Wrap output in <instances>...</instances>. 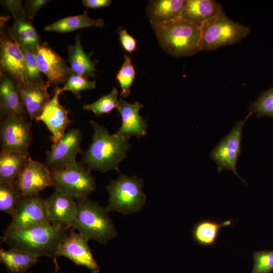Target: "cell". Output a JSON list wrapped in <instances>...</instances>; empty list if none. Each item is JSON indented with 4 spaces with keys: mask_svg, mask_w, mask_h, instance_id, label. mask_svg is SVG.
<instances>
[{
    "mask_svg": "<svg viewBox=\"0 0 273 273\" xmlns=\"http://www.w3.org/2000/svg\"><path fill=\"white\" fill-rule=\"evenodd\" d=\"M71 227L51 222L23 230L6 229L2 237L10 249L55 258Z\"/></svg>",
    "mask_w": 273,
    "mask_h": 273,
    "instance_id": "6da1fadb",
    "label": "cell"
},
{
    "mask_svg": "<svg viewBox=\"0 0 273 273\" xmlns=\"http://www.w3.org/2000/svg\"><path fill=\"white\" fill-rule=\"evenodd\" d=\"M89 124L93 129V139L84 153L83 163L90 170L101 172L111 169L118 171L120 163L126 157L131 146L128 140L110 134L104 126L93 120L89 121Z\"/></svg>",
    "mask_w": 273,
    "mask_h": 273,
    "instance_id": "7a4b0ae2",
    "label": "cell"
},
{
    "mask_svg": "<svg viewBox=\"0 0 273 273\" xmlns=\"http://www.w3.org/2000/svg\"><path fill=\"white\" fill-rule=\"evenodd\" d=\"M152 26L160 44L169 55L187 57L201 51V24L180 17Z\"/></svg>",
    "mask_w": 273,
    "mask_h": 273,
    "instance_id": "3957f363",
    "label": "cell"
},
{
    "mask_svg": "<svg viewBox=\"0 0 273 273\" xmlns=\"http://www.w3.org/2000/svg\"><path fill=\"white\" fill-rule=\"evenodd\" d=\"M75 199L77 212L71 228L88 240L101 244H106L116 237V229L106 207L87 197Z\"/></svg>",
    "mask_w": 273,
    "mask_h": 273,
    "instance_id": "277c9868",
    "label": "cell"
},
{
    "mask_svg": "<svg viewBox=\"0 0 273 273\" xmlns=\"http://www.w3.org/2000/svg\"><path fill=\"white\" fill-rule=\"evenodd\" d=\"M118 172V178L106 186L109 194L107 210L123 214L140 211L147 200L143 191L144 179L136 176H129L119 170Z\"/></svg>",
    "mask_w": 273,
    "mask_h": 273,
    "instance_id": "5b68a950",
    "label": "cell"
},
{
    "mask_svg": "<svg viewBox=\"0 0 273 273\" xmlns=\"http://www.w3.org/2000/svg\"><path fill=\"white\" fill-rule=\"evenodd\" d=\"M250 32L249 27L233 21L222 10L201 24V51H213L238 43Z\"/></svg>",
    "mask_w": 273,
    "mask_h": 273,
    "instance_id": "8992f818",
    "label": "cell"
},
{
    "mask_svg": "<svg viewBox=\"0 0 273 273\" xmlns=\"http://www.w3.org/2000/svg\"><path fill=\"white\" fill-rule=\"evenodd\" d=\"M53 186L75 199L88 197L96 188L91 170L77 161L52 172Z\"/></svg>",
    "mask_w": 273,
    "mask_h": 273,
    "instance_id": "52a82bcc",
    "label": "cell"
},
{
    "mask_svg": "<svg viewBox=\"0 0 273 273\" xmlns=\"http://www.w3.org/2000/svg\"><path fill=\"white\" fill-rule=\"evenodd\" d=\"M252 114L249 112L246 117L238 121L231 131L220 140L209 154L210 158L217 166L218 173L223 170H231L244 184L247 185L238 173L236 165L242 151L243 128L245 123Z\"/></svg>",
    "mask_w": 273,
    "mask_h": 273,
    "instance_id": "ba28073f",
    "label": "cell"
},
{
    "mask_svg": "<svg viewBox=\"0 0 273 273\" xmlns=\"http://www.w3.org/2000/svg\"><path fill=\"white\" fill-rule=\"evenodd\" d=\"M2 150L27 152L32 140L30 123L26 117L3 114L0 128Z\"/></svg>",
    "mask_w": 273,
    "mask_h": 273,
    "instance_id": "9c48e42d",
    "label": "cell"
},
{
    "mask_svg": "<svg viewBox=\"0 0 273 273\" xmlns=\"http://www.w3.org/2000/svg\"><path fill=\"white\" fill-rule=\"evenodd\" d=\"M83 134L78 128L68 130L57 143L53 144L46 153L45 164L52 172L64 168L76 161L81 152Z\"/></svg>",
    "mask_w": 273,
    "mask_h": 273,
    "instance_id": "30bf717a",
    "label": "cell"
},
{
    "mask_svg": "<svg viewBox=\"0 0 273 273\" xmlns=\"http://www.w3.org/2000/svg\"><path fill=\"white\" fill-rule=\"evenodd\" d=\"M49 222L46 199L39 195L25 196L20 200L7 229L23 230Z\"/></svg>",
    "mask_w": 273,
    "mask_h": 273,
    "instance_id": "8fae6325",
    "label": "cell"
},
{
    "mask_svg": "<svg viewBox=\"0 0 273 273\" xmlns=\"http://www.w3.org/2000/svg\"><path fill=\"white\" fill-rule=\"evenodd\" d=\"M0 62L3 72L10 76L17 86L29 81L21 48L13 38L10 30L2 32L0 41Z\"/></svg>",
    "mask_w": 273,
    "mask_h": 273,
    "instance_id": "7c38bea8",
    "label": "cell"
},
{
    "mask_svg": "<svg viewBox=\"0 0 273 273\" xmlns=\"http://www.w3.org/2000/svg\"><path fill=\"white\" fill-rule=\"evenodd\" d=\"M52 186L51 171L46 164L30 157L14 183L22 197L39 195L41 191Z\"/></svg>",
    "mask_w": 273,
    "mask_h": 273,
    "instance_id": "4fadbf2b",
    "label": "cell"
},
{
    "mask_svg": "<svg viewBox=\"0 0 273 273\" xmlns=\"http://www.w3.org/2000/svg\"><path fill=\"white\" fill-rule=\"evenodd\" d=\"M88 240L70 228L68 235L62 243L57 256L65 257L77 265L86 267L92 273H98L100 268L88 244Z\"/></svg>",
    "mask_w": 273,
    "mask_h": 273,
    "instance_id": "5bb4252c",
    "label": "cell"
},
{
    "mask_svg": "<svg viewBox=\"0 0 273 273\" xmlns=\"http://www.w3.org/2000/svg\"><path fill=\"white\" fill-rule=\"evenodd\" d=\"M38 66L40 72L48 78V83L57 85L65 83L71 73L64 59L44 42L39 44L35 51Z\"/></svg>",
    "mask_w": 273,
    "mask_h": 273,
    "instance_id": "9a60e30c",
    "label": "cell"
},
{
    "mask_svg": "<svg viewBox=\"0 0 273 273\" xmlns=\"http://www.w3.org/2000/svg\"><path fill=\"white\" fill-rule=\"evenodd\" d=\"M56 87L53 97L37 120L42 122L51 132L53 144L64 136L66 128L71 122L68 117V111L60 103L59 96L61 92L60 88Z\"/></svg>",
    "mask_w": 273,
    "mask_h": 273,
    "instance_id": "2e32d148",
    "label": "cell"
},
{
    "mask_svg": "<svg viewBox=\"0 0 273 273\" xmlns=\"http://www.w3.org/2000/svg\"><path fill=\"white\" fill-rule=\"evenodd\" d=\"M143 105L140 102L130 103L119 99L117 111L121 118V124L115 134L127 140L132 136L140 139L146 135L148 128L147 120L140 115Z\"/></svg>",
    "mask_w": 273,
    "mask_h": 273,
    "instance_id": "e0dca14e",
    "label": "cell"
},
{
    "mask_svg": "<svg viewBox=\"0 0 273 273\" xmlns=\"http://www.w3.org/2000/svg\"><path fill=\"white\" fill-rule=\"evenodd\" d=\"M75 198L55 189L46 200L47 210L51 223L71 227L77 212Z\"/></svg>",
    "mask_w": 273,
    "mask_h": 273,
    "instance_id": "ac0fdd59",
    "label": "cell"
},
{
    "mask_svg": "<svg viewBox=\"0 0 273 273\" xmlns=\"http://www.w3.org/2000/svg\"><path fill=\"white\" fill-rule=\"evenodd\" d=\"M43 80L28 82L18 86L27 115L36 121L51 100L48 92L50 86Z\"/></svg>",
    "mask_w": 273,
    "mask_h": 273,
    "instance_id": "d6986e66",
    "label": "cell"
},
{
    "mask_svg": "<svg viewBox=\"0 0 273 273\" xmlns=\"http://www.w3.org/2000/svg\"><path fill=\"white\" fill-rule=\"evenodd\" d=\"M0 105L3 114L27 115L17 84L3 72H1Z\"/></svg>",
    "mask_w": 273,
    "mask_h": 273,
    "instance_id": "ffe728a7",
    "label": "cell"
},
{
    "mask_svg": "<svg viewBox=\"0 0 273 273\" xmlns=\"http://www.w3.org/2000/svg\"><path fill=\"white\" fill-rule=\"evenodd\" d=\"M29 158L27 152L2 150L0 153V181L14 185Z\"/></svg>",
    "mask_w": 273,
    "mask_h": 273,
    "instance_id": "44dd1931",
    "label": "cell"
},
{
    "mask_svg": "<svg viewBox=\"0 0 273 273\" xmlns=\"http://www.w3.org/2000/svg\"><path fill=\"white\" fill-rule=\"evenodd\" d=\"M186 0H155L151 1L147 14L153 25L181 17Z\"/></svg>",
    "mask_w": 273,
    "mask_h": 273,
    "instance_id": "7402d4cb",
    "label": "cell"
},
{
    "mask_svg": "<svg viewBox=\"0 0 273 273\" xmlns=\"http://www.w3.org/2000/svg\"><path fill=\"white\" fill-rule=\"evenodd\" d=\"M222 6L214 0H186L181 17L202 24L217 15Z\"/></svg>",
    "mask_w": 273,
    "mask_h": 273,
    "instance_id": "603a6c76",
    "label": "cell"
},
{
    "mask_svg": "<svg viewBox=\"0 0 273 273\" xmlns=\"http://www.w3.org/2000/svg\"><path fill=\"white\" fill-rule=\"evenodd\" d=\"M26 15L15 20L10 33L21 49L36 51L39 43V37L36 30Z\"/></svg>",
    "mask_w": 273,
    "mask_h": 273,
    "instance_id": "cb8c5ba5",
    "label": "cell"
},
{
    "mask_svg": "<svg viewBox=\"0 0 273 273\" xmlns=\"http://www.w3.org/2000/svg\"><path fill=\"white\" fill-rule=\"evenodd\" d=\"M233 220L229 219L219 223L209 218L202 219L194 225L192 236L194 241L203 247H212L215 245L222 227L233 225Z\"/></svg>",
    "mask_w": 273,
    "mask_h": 273,
    "instance_id": "d4e9b609",
    "label": "cell"
},
{
    "mask_svg": "<svg viewBox=\"0 0 273 273\" xmlns=\"http://www.w3.org/2000/svg\"><path fill=\"white\" fill-rule=\"evenodd\" d=\"M68 59L71 71L86 78L96 75L94 62L83 49L79 35L75 37V42L67 48Z\"/></svg>",
    "mask_w": 273,
    "mask_h": 273,
    "instance_id": "484cf974",
    "label": "cell"
},
{
    "mask_svg": "<svg viewBox=\"0 0 273 273\" xmlns=\"http://www.w3.org/2000/svg\"><path fill=\"white\" fill-rule=\"evenodd\" d=\"M38 256L17 249H0V261L11 273H26L39 261Z\"/></svg>",
    "mask_w": 273,
    "mask_h": 273,
    "instance_id": "4316f807",
    "label": "cell"
},
{
    "mask_svg": "<svg viewBox=\"0 0 273 273\" xmlns=\"http://www.w3.org/2000/svg\"><path fill=\"white\" fill-rule=\"evenodd\" d=\"M87 11L76 16H70L60 19L46 26L45 31L66 33L90 27H102L105 25L102 19H94L87 15Z\"/></svg>",
    "mask_w": 273,
    "mask_h": 273,
    "instance_id": "83f0119b",
    "label": "cell"
},
{
    "mask_svg": "<svg viewBox=\"0 0 273 273\" xmlns=\"http://www.w3.org/2000/svg\"><path fill=\"white\" fill-rule=\"evenodd\" d=\"M22 196L14 185L0 181V210L12 217Z\"/></svg>",
    "mask_w": 273,
    "mask_h": 273,
    "instance_id": "f1b7e54d",
    "label": "cell"
},
{
    "mask_svg": "<svg viewBox=\"0 0 273 273\" xmlns=\"http://www.w3.org/2000/svg\"><path fill=\"white\" fill-rule=\"evenodd\" d=\"M118 95L117 89L114 87L109 94L103 96L96 101L89 104H84L83 109L92 112L97 116L109 113L113 109H117L118 108Z\"/></svg>",
    "mask_w": 273,
    "mask_h": 273,
    "instance_id": "f546056e",
    "label": "cell"
},
{
    "mask_svg": "<svg viewBox=\"0 0 273 273\" xmlns=\"http://www.w3.org/2000/svg\"><path fill=\"white\" fill-rule=\"evenodd\" d=\"M135 76V71L130 57L124 55V62L116 74L117 80L121 87L120 95L122 97L129 96Z\"/></svg>",
    "mask_w": 273,
    "mask_h": 273,
    "instance_id": "4dcf8cb0",
    "label": "cell"
},
{
    "mask_svg": "<svg viewBox=\"0 0 273 273\" xmlns=\"http://www.w3.org/2000/svg\"><path fill=\"white\" fill-rule=\"evenodd\" d=\"M249 113L256 114L258 118H273V86L262 92L249 107Z\"/></svg>",
    "mask_w": 273,
    "mask_h": 273,
    "instance_id": "1f68e13d",
    "label": "cell"
},
{
    "mask_svg": "<svg viewBox=\"0 0 273 273\" xmlns=\"http://www.w3.org/2000/svg\"><path fill=\"white\" fill-rule=\"evenodd\" d=\"M96 85L95 81L89 80L87 78L71 71L64 86L60 88V90L61 93L65 91H70L77 99H80V92L94 89Z\"/></svg>",
    "mask_w": 273,
    "mask_h": 273,
    "instance_id": "d6a6232c",
    "label": "cell"
},
{
    "mask_svg": "<svg viewBox=\"0 0 273 273\" xmlns=\"http://www.w3.org/2000/svg\"><path fill=\"white\" fill-rule=\"evenodd\" d=\"M253 256L254 263L251 273H270L273 270V251H255Z\"/></svg>",
    "mask_w": 273,
    "mask_h": 273,
    "instance_id": "836d02e7",
    "label": "cell"
},
{
    "mask_svg": "<svg viewBox=\"0 0 273 273\" xmlns=\"http://www.w3.org/2000/svg\"><path fill=\"white\" fill-rule=\"evenodd\" d=\"M23 53L27 75L29 82H36L41 80L35 52L22 49Z\"/></svg>",
    "mask_w": 273,
    "mask_h": 273,
    "instance_id": "e575fe53",
    "label": "cell"
},
{
    "mask_svg": "<svg viewBox=\"0 0 273 273\" xmlns=\"http://www.w3.org/2000/svg\"><path fill=\"white\" fill-rule=\"evenodd\" d=\"M1 3L13 17L14 20L26 15L22 1L6 0L1 1Z\"/></svg>",
    "mask_w": 273,
    "mask_h": 273,
    "instance_id": "d590c367",
    "label": "cell"
},
{
    "mask_svg": "<svg viewBox=\"0 0 273 273\" xmlns=\"http://www.w3.org/2000/svg\"><path fill=\"white\" fill-rule=\"evenodd\" d=\"M48 0H29L25 1V11L27 17L32 21L38 10L48 3Z\"/></svg>",
    "mask_w": 273,
    "mask_h": 273,
    "instance_id": "8d00e7d4",
    "label": "cell"
},
{
    "mask_svg": "<svg viewBox=\"0 0 273 273\" xmlns=\"http://www.w3.org/2000/svg\"><path fill=\"white\" fill-rule=\"evenodd\" d=\"M119 40L123 48L126 52L131 53L136 49V42L135 39L123 29L119 33Z\"/></svg>",
    "mask_w": 273,
    "mask_h": 273,
    "instance_id": "74e56055",
    "label": "cell"
},
{
    "mask_svg": "<svg viewBox=\"0 0 273 273\" xmlns=\"http://www.w3.org/2000/svg\"><path fill=\"white\" fill-rule=\"evenodd\" d=\"M82 3L85 7L97 9L109 6L111 1L110 0H83Z\"/></svg>",
    "mask_w": 273,
    "mask_h": 273,
    "instance_id": "f35d334b",
    "label": "cell"
},
{
    "mask_svg": "<svg viewBox=\"0 0 273 273\" xmlns=\"http://www.w3.org/2000/svg\"><path fill=\"white\" fill-rule=\"evenodd\" d=\"M57 261H55V264H56V270H55V273H57L58 272V271L59 270V266L58 265V264H57V262H56Z\"/></svg>",
    "mask_w": 273,
    "mask_h": 273,
    "instance_id": "ab89813d",
    "label": "cell"
}]
</instances>
